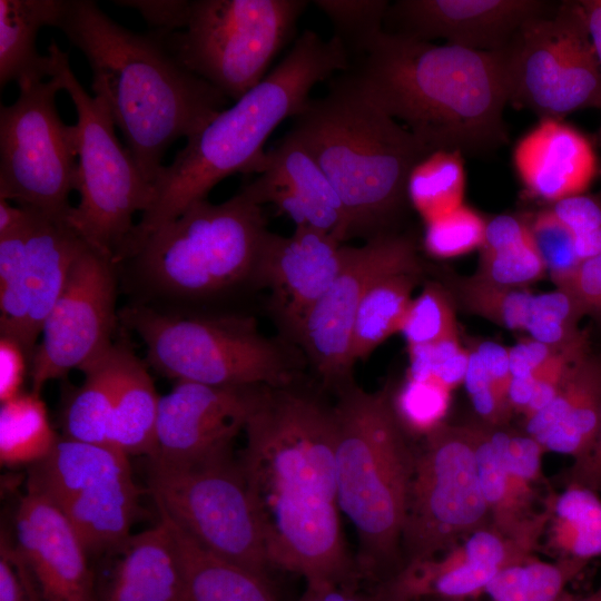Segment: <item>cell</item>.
<instances>
[{
  "label": "cell",
  "instance_id": "cell-42",
  "mask_svg": "<svg viewBox=\"0 0 601 601\" xmlns=\"http://www.w3.org/2000/svg\"><path fill=\"white\" fill-rule=\"evenodd\" d=\"M486 223L472 208L463 205L441 218L425 224L424 247L436 258H454L481 248Z\"/></svg>",
  "mask_w": 601,
  "mask_h": 601
},
{
  "label": "cell",
  "instance_id": "cell-14",
  "mask_svg": "<svg viewBox=\"0 0 601 601\" xmlns=\"http://www.w3.org/2000/svg\"><path fill=\"white\" fill-rule=\"evenodd\" d=\"M490 524L472 425L443 423L415 454L402 534L404 566L435 558Z\"/></svg>",
  "mask_w": 601,
  "mask_h": 601
},
{
  "label": "cell",
  "instance_id": "cell-51",
  "mask_svg": "<svg viewBox=\"0 0 601 601\" xmlns=\"http://www.w3.org/2000/svg\"><path fill=\"white\" fill-rule=\"evenodd\" d=\"M140 12L144 19L158 31H179L185 27L190 1H116Z\"/></svg>",
  "mask_w": 601,
  "mask_h": 601
},
{
  "label": "cell",
  "instance_id": "cell-8",
  "mask_svg": "<svg viewBox=\"0 0 601 601\" xmlns=\"http://www.w3.org/2000/svg\"><path fill=\"white\" fill-rule=\"evenodd\" d=\"M267 231L263 207L240 189L221 204L194 203L150 234L130 258L161 294L210 297L250 282Z\"/></svg>",
  "mask_w": 601,
  "mask_h": 601
},
{
  "label": "cell",
  "instance_id": "cell-7",
  "mask_svg": "<svg viewBox=\"0 0 601 601\" xmlns=\"http://www.w3.org/2000/svg\"><path fill=\"white\" fill-rule=\"evenodd\" d=\"M146 346L147 362L176 382L210 386L290 385L300 358L264 336L252 316H176L145 305L118 314Z\"/></svg>",
  "mask_w": 601,
  "mask_h": 601
},
{
  "label": "cell",
  "instance_id": "cell-53",
  "mask_svg": "<svg viewBox=\"0 0 601 601\" xmlns=\"http://www.w3.org/2000/svg\"><path fill=\"white\" fill-rule=\"evenodd\" d=\"M566 484H578L601 492V431L589 455L573 463L565 475Z\"/></svg>",
  "mask_w": 601,
  "mask_h": 601
},
{
  "label": "cell",
  "instance_id": "cell-32",
  "mask_svg": "<svg viewBox=\"0 0 601 601\" xmlns=\"http://www.w3.org/2000/svg\"><path fill=\"white\" fill-rule=\"evenodd\" d=\"M81 372L85 380L68 396L61 413L62 436L79 442L109 445L117 384L116 344Z\"/></svg>",
  "mask_w": 601,
  "mask_h": 601
},
{
  "label": "cell",
  "instance_id": "cell-52",
  "mask_svg": "<svg viewBox=\"0 0 601 601\" xmlns=\"http://www.w3.org/2000/svg\"><path fill=\"white\" fill-rule=\"evenodd\" d=\"M296 601H382L375 593L365 594L353 585L331 582L306 583V589Z\"/></svg>",
  "mask_w": 601,
  "mask_h": 601
},
{
  "label": "cell",
  "instance_id": "cell-19",
  "mask_svg": "<svg viewBox=\"0 0 601 601\" xmlns=\"http://www.w3.org/2000/svg\"><path fill=\"white\" fill-rule=\"evenodd\" d=\"M264 387L176 382L160 396L156 447L148 459L184 462L231 452Z\"/></svg>",
  "mask_w": 601,
  "mask_h": 601
},
{
  "label": "cell",
  "instance_id": "cell-34",
  "mask_svg": "<svg viewBox=\"0 0 601 601\" xmlns=\"http://www.w3.org/2000/svg\"><path fill=\"white\" fill-rule=\"evenodd\" d=\"M590 561L559 558L544 562L536 558L501 570L479 591L456 599L423 601H570L566 585Z\"/></svg>",
  "mask_w": 601,
  "mask_h": 601
},
{
  "label": "cell",
  "instance_id": "cell-50",
  "mask_svg": "<svg viewBox=\"0 0 601 601\" xmlns=\"http://www.w3.org/2000/svg\"><path fill=\"white\" fill-rule=\"evenodd\" d=\"M531 337L509 348L511 380L534 381L544 364L559 351Z\"/></svg>",
  "mask_w": 601,
  "mask_h": 601
},
{
  "label": "cell",
  "instance_id": "cell-6",
  "mask_svg": "<svg viewBox=\"0 0 601 601\" xmlns=\"http://www.w3.org/2000/svg\"><path fill=\"white\" fill-rule=\"evenodd\" d=\"M335 469L339 510L356 529L359 577L392 579L404 566L402 534L415 464L387 387L338 392Z\"/></svg>",
  "mask_w": 601,
  "mask_h": 601
},
{
  "label": "cell",
  "instance_id": "cell-26",
  "mask_svg": "<svg viewBox=\"0 0 601 601\" xmlns=\"http://www.w3.org/2000/svg\"><path fill=\"white\" fill-rule=\"evenodd\" d=\"M28 210L24 287L28 305L27 347L31 359L42 325L86 244L66 221L30 208Z\"/></svg>",
  "mask_w": 601,
  "mask_h": 601
},
{
  "label": "cell",
  "instance_id": "cell-25",
  "mask_svg": "<svg viewBox=\"0 0 601 601\" xmlns=\"http://www.w3.org/2000/svg\"><path fill=\"white\" fill-rule=\"evenodd\" d=\"M109 554L114 562L97 579L98 601H186L179 554L162 519L130 534Z\"/></svg>",
  "mask_w": 601,
  "mask_h": 601
},
{
  "label": "cell",
  "instance_id": "cell-56",
  "mask_svg": "<svg viewBox=\"0 0 601 601\" xmlns=\"http://www.w3.org/2000/svg\"><path fill=\"white\" fill-rule=\"evenodd\" d=\"M597 140H598L599 145H601V127H600V129H599V131L597 134Z\"/></svg>",
  "mask_w": 601,
  "mask_h": 601
},
{
  "label": "cell",
  "instance_id": "cell-12",
  "mask_svg": "<svg viewBox=\"0 0 601 601\" xmlns=\"http://www.w3.org/2000/svg\"><path fill=\"white\" fill-rule=\"evenodd\" d=\"M509 102L540 119L601 109V67L579 1L526 21L502 50Z\"/></svg>",
  "mask_w": 601,
  "mask_h": 601
},
{
  "label": "cell",
  "instance_id": "cell-33",
  "mask_svg": "<svg viewBox=\"0 0 601 601\" xmlns=\"http://www.w3.org/2000/svg\"><path fill=\"white\" fill-rule=\"evenodd\" d=\"M545 505L548 545L559 558L591 561L601 555V499L597 492L566 484Z\"/></svg>",
  "mask_w": 601,
  "mask_h": 601
},
{
  "label": "cell",
  "instance_id": "cell-21",
  "mask_svg": "<svg viewBox=\"0 0 601 601\" xmlns=\"http://www.w3.org/2000/svg\"><path fill=\"white\" fill-rule=\"evenodd\" d=\"M14 542L45 601H98L81 539L59 508L30 487L17 509Z\"/></svg>",
  "mask_w": 601,
  "mask_h": 601
},
{
  "label": "cell",
  "instance_id": "cell-27",
  "mask_svg": "<svg viewBox=\"0 0 601 601\" xmlns=\"http://www.w3.org/2000/svg\"><path fill=\"white\" fill-rule=\"evenodd\" d=\"M117 384L109 445L127 456L150 457L156 447L160 395L146 363L125 344H116Z\"/></svg>",
  "mask_w": 601,
  "mask_h": 601
},
{
  "label": "cell",
  "instance_id": "cell-17",
  "mask_svg": "<svg viewBox=\"0 0 601 601\" xmlns=\"http://www.w3.org/2000/svg\"><path fill=\"white\" fill-rule=\"evenodd\" d=\"M116 265L87 245L73 262L30 359L33 392L40 393L47 382L72 368L81 371L112 347L111 337L119 319Z\"/></svg>",
  "mask_w": 601,
  "mask_h": 601
},
{
  "label": "cell",
  "instance_id": "cell-40",
  "mask_svg": "<svg viewBox=\"0 0 601 601\" xmlns=\"http://www.w3.org/2000/svg\"><path fill=\"white\" fill-rule=\"evenodd\" d=\"M401 333L407 346L423 345L459 337L453 303L447 292L437 284H428L412 298Z\"/></svg>",
  "mask_w": 601,
  "mask_h": 601
},
{
  "label": "cell",
  "instance_id": "cell-15",
  "mask_svg": "<svg viewBox=\"0 0 601 601\" xmlns=\"http://www.w3.org/2000/svg\"><path fill=\"white\" fill-rule=\"evenodd\" d=\"M27 487L59 508L90 555L111 553L131 534L139 491L129 456L112 446L59 436L31 465Z\"/></svg>",
  "mask_w": 601,
  "mask_h": 601
},
{
  "label": "cell",
  "instance_id": "cell-28",
  "mask_svg": "<svg viewBox=\"0 0 601 601\" xmlns=\"http://www.w3.org/2000/svg\"><path fill=\"white\" fill-rule=\"evenodd\" d=\"M185 580L186 601H277L269 580L206 549L165 514Z\"/></svg>",
  "mask_w": 601,
  "mask_h": 601
},
{
  "label": "cell",
  "instance_id": "cell-45",
  "mask_svg": "<svg viewBox=\"0 0 601 601\" xmlns=\"http://www.w3.org/2000/svg\"><path fill=\"white\" fill-rule=\"evenodd\" d=\"M551 210L572 234L581 262L601 254V201L581 194L553 203Z\"/></svg>",
  "mask_w": 601,
  "mask_h": 601
},
{
  "label": "cell",
  "instance_id": "cell-55",
  "mask_svg": "<svg viewBox=\"0 0 601 601\" xmlns=\"http://www.w3.org/2000/svg\"><path fill=\"white\" fill-rule=\"evenodd\" d=\"M570 601H601V583L592 593L579 599H571Z\"/></svg>",
  "mask_w": 601,
  "mask_h": 601
},
{
  "label": "cell",
  "instance_id": "cell-1",
  "mask_svg": "<svg viewBox=\"0 0 601 601\" xmlns=\"http://www.w3.org/2000/svg\"><path fill=\"white\" fill-rule=\"evenodd\" d=\"M240 465L259 514L270 568L306 583L359 577L338 516L334 407L287 386H265L244 428Z\"/></svg>",
  "mask_w": 601,
  "mask_h": 601
},
{
  "label": "cell",
  "instance_id": "cell-18",
  "mask_svg": "<svg viewBox=\"0 0 601 601\" xmlns=\"http://www.w3.org/2000/svg\"><path fill=\"white\" fill-rule=\"evenodd\" d=\"M347 246L321 230L299 226L290 236L266 233L250 283L269 292L268 308L284 338L297 344L313 307L346 259Z\"/></svg>",
  "mask_w": 601,
  "mask_h": 601
},
{
  "label": "cell",
  "instance_id": "cell-13",
  "mask_svg": "<svg viewBox=\"0 0 601 601\" xmlns=\"http://www.w3.org/2000/svg\"><path fill=\"white\" fill-rule=\"evenodd\" d=\"M62 83L56 76L19 87L11 105L0 107V199L66 221L77 188L75 125L56 106Z\"/></svg>",
  "mask_w": 601,
  "mask_h": 601
},
{
  "label": "cell",
  "instance_id": "cell-44",
  "mask_svg": "<svg viewBox=\"0 0 601 601\" xmlns=\"http://www.w3.org/2000/svg\"><path fill=\"white\" fill-rule=\"evenodd\" d=\"M529 226L546 272L559 287L582 263L575 253L573 236L551 208L539 211Z\"/></svg>",
  "mask_w": 601,
  "mask_h": 601
},
{
  "label": "cell",
  "instance_id": "cell-10",
  "mask_svg": "<svg viewBox=\"0 0 601 601\" xmlns=\"http://www.w3.org/2000/svg\"><path fill=\"white\" fill-rule=\"evenodd\" d=\"M306 0H194L181 31H161L178 60L234 102L294 38ZM158 31V30H157Z\"/></svg>",
  "mask_w": 601,
  "mask_h": 601
},
{
  "label": "cell",
  "instance_id": "cell-49",
  "mask_svg": "<svg viewBox=\"0 0 601 601\" xmlns=\"http://www.w3.org/2000/svg\"><path fill=\"white\" fill-rule=\"evenodd\" d=\"M30 358L14 338L0 336V401L13 398L21 392Z\"/></svg>",
  "mask_w": 601,
  "mask_h": 601
},
{
  "label": "cell",
  "instance_id": "cell-54",
  "mask_svg": "<svg viewBox=\"0 0 601 601\" xmlns=\"http://www.w3.org/2000/svg\"><path fill=\"white\" fill-rule=\"evenodd\" d=\"M584 13L587 28L601 67V0L579 1Z\"/></svg>",
  "mask_w": 601,
  "mask_h": 601
},
{
  "label": "cell",
  "instance_id": "cell-36",
  "mask_svg": "<svg viewBox=\"0 0 601 601\" xmlns=\"http://www.w3.org/2000/svg\"><path fill=\"white\" fill-rule=\"evenodd\" d=\"M459 151L435 150L417 162L407 180V198L430 223L463 206L465 170Z\"/></svg>",
  "mask_w": 601,
  "mask_h": 601
},
{
  "label": "cell",
  "instance_id": "cell-46",
  "mask_svg": "<svg viewBox=\"0 0 601 601\" xmlns=\"http://www.w3.org/2000/svg\"><path fill=\"white\" fill-rule=\"evenodd\" d=\"M463 383L484 424L502 427L509 422L513 413L509 394L495 382L474 349L470 351Z\"/></svg>",
  "mask_w": 601,
  "mask_h": 601
},
{
  "label": "cell",
  "instance_id": "cell-43",
  "mask_svg": "<svg viewBox=\"0 0 601 601\" xmlns=\"http://www.w3.org/2000/svg\"><path fill=\"white\" fill-rule=\"evenodd\" d=\"M407 377L437 383L451 391L464 382L470 351L459 337H451L423 345L408 346Z\"/></svg>",
  "mask_w": 601,
  "mask_h": 601
},
{
  "label": "cell",
  "instance_id": "cell-48",
  "mask_svg": "<svg viewBox=\"0 0 601 601\" xmlns=\"http://www.w3.org/2000/svg\"><path fill=\"white\" fill-rule=\"evenodd\" d=\"M558 288L572 296L583 316L601 324V254L583 260Z\"/></svg>",
  "mask_w": 601,
  "mask_h": 601
},
{
  "label": "cell",
  "instance_id": "cell-9",
  "mask_svg": "<svg viewBox=\"0 0 601 601\" xmlns=\"http://www.w3.org/2000/svg\"><path fill=\"white\" fill-rule=\"evenodd\" d=\"M47 55L51 77L60 79L77 111L76 191L80 200L66 223L89 248L119 264L126 259L134 235L135 214L145 213L152 201V185L119 142L106 105L89 95L75 76L68 52L52 41Z\"/></svg>",
  "mask_w": 601,
  "mask_h": 601
},
{
  "label": "cell",
  "instance_id": "cell-30",
  "mask_svg": "<svg viewBox=\"0 0 601 601\" xmlns=\"http://www.w3.org/2000/svg\"><path fill=\"white\" fill-rule=\"evenodd\" d=\"M545 272L528 221L499 215L486 223L476 276L494 285L522 288Z\"/></svg>",
  "mask_w": 601,
  "mask_h": 601
},
{
  "label": "cell",
  "instance_id": "cell-47",
  "mask_svg": "<svg viewBox=\"0 0 601 601\" xmlns=\"http://www.w3.org/2000/svg\"><path fill=\"white\" fill-rule=\"evenodd\" d=\"M0 601H45L39 587L7 530L0 538Z\"/></svg>",
  "mask_w": 601,
  "mask_h": 601
},
{
  "label": "cell",
  "instance_id": "cell-35",
  "mask_svg": "<svg viewBox=\"0 0 601 601\" xmlns=\"http://www.w3.org/2000/svg\"><path fill=\"white\" fill-rule=\"evenodd\" d=\"M58 439L40 393L22 392L1 403L0 461L2 465H33L52 451Z\"/></svg>",
  "mask_w": 601,
  "mask_h": 601
},
{
  "label": "cell",
  "instance_id": "cell-22",
  "mask_svg": "<svg viewBox=\"0 0 601 601\" xmlns=\"http://www.w3.org/2000/svg\"><path fill=\"white\" fill-rule=\"evenodd\" d=\"M240 189L260 206L273 204L296 227L321 230L339 243L346 240L347 219L335 188L289 131L266 151L257 177Z\"/></svg>",
  "mask_w": 601,
  "mask_h": 601
},
{
  "label": "cell",
  "instance_id": "cell-3",
  "mask_svg": "<svg viewBox=\"0 0 601 601\" xmlns=\"http://www.w3.org/2000/svg\"><path fill=\"white\" fill-rule=\"evenodd\" d=\"M346 72L431 151L481 156L508 140L502 51L435 45L383 31Z\"/></svg>",
  "mask_w": 601,
  "mask_h": 601
},
{
  "label": "cell",
  "instance_id": "cell-23",
  "mask_svg": "<svg viewBox=\"0 0 601 601\" xmlns=\"http://www.w3.org/2000/svg\"><path fill=\"white\" fill-rule=\"evenodd\" d=\"M513 160L525 190L552 204L584 194L598 174L590 140L558 119H542L522 137Z\"/></svg>",
  "mask_w": 601,
  "mask_h": 601
},
{
  "label": "cell",
  "instance_id": "cell-4",
  "mask_svg": "<svg viewBox=\"0 0 601 601\" xmlns=\"http://www.w3.org/2000/svg\"><path fill=\"white\" fill-rule=\"evenodd\" d=\"M349 65L337 37L325 40L313 30H304L273 71L190 135L174 160L162 166L152 184V201L136 224L128 258L159 227L194 203L207 199L223 179L259 174L270 134L305 108L318 82L347 70Z\"/></svg>",
  "mask_w": 601,
  "mask_h": 601
},
{
  "label": "cell",
  "instance_id": "cell-11",
  "mask_svg": "<svg viewBox=\"0 0 601 601\" xmlns=\"http://www.w3.org/2000/svg\"><path fill=\"white\" fill-rule=\"evenodd\" d=\"M148 486L158 513L206 549L268 580L259 514L231 452L184 462L148 459Z\"/></svg>",
  "mask_w": 601,
  "mask_h": 601
},
{
  "label": "cell",
  "instance_id": "cell-29",
  "mask_svg": "<svg viewBox=\"0 0 601 601\" xmlns=\"http://www.w3.org/2000/svg\"><path fill=\"white\" fill-rule=\"evenodd\" d=\"M62 0H0V85L51 78V59L38 52L42 27H55Z\"/></svg>",
  "mask_w": 601,
  "mask_h": 601
},
{
  "label": "cell",
  "instance_id": "cell-41",
  "mask_svg": "<svg viewBox=\"0 0 601 601\" xmlns=\"http://www.w3.org/2000/svg\"><path fill=\"white\" fill-rule=\"evenodd\" d=\"M452 391L434 382L406 378L392 397L395 415L406 432L426 436L442 425Z\"/></svg>",
  "mask_w": 601,
  "mask_h": 601
},
{
  "label": "cell",
  "instance_id": "cell-31",
  "mask_svg": "<svg viewBox=\"0 0 601 601\" xmlns=\"http://www.w3.org/2000/svg\"><path fill=\"white\" fill-rule=\"evenodd\" d=\"M424 267L402 269L378 277L366 290L352 333L351 356L364 359L393 334L401 332Z\"/></svg>",
  "mask_w": 601,
  "mask_h": 601
},
{
  "label": "cell",
  "instance_id": "cell-20",
  "mask_svg": "<svg viewBox=\"0 0 601 601\" xmlns=\"http://www.w3.org/2000/svg\"><path fill=\"white\" fill-rule=\"evenodd\" d=\"M556 6L542 0H398L390 3L384 31L496 52L526 21L553 12Z\"/></svg>",
  "mask_w": 601,
  "mask_h": 601
},
{
  "label": "cell",
  "instance_id": "cell-37",
  "mask_svg": "<svg viewBox=\"0 0 601 601\" xmlns=\"http://www.w3.org/2000/svg\"><path fill=\"white\" fill-rule=\"evenodd\" d=\"M452 290L471 313L512 331L531 327L538 306V295L515 287L491 284L479 276L451 280Z\"/></svg>",
  "mask_w": 601,
  "mask_h": 601
},
{
  "label": "cell",
  "instance_id": "cell-2",
  "mask_svg": "<svg viewBox=\"0 0 601 601\" xmlns=\"http://www.w3.org/2000/svg\"><path fill=\"white\" fill-rule=\"evenodd\" d=\"M55 28L86 57L93 96L106 105L151 185L169 147L200 129L229 100L178 60L161 31L126 29L95 1L62 0Z\"/></svg>",
  "mask_w": 601,
  "mask_h": 601
},
{
  "label": "cell",
  "instance_id": "cell-38",
  "mask_svg": "<svg viewBox=\"0 0 601 601\" xmlns=\"http://www.w3.org/2000/svg\"><path fill=\"white\" fill-rule=\"evenodd\" d=\"M26 208V207H24ZM0 235V333L14 338L26 351L28 305L24 287L26 227Z\"/></svg>",
  "mask_w": 601,
  "mask_h": 601
},
{
  "label": "cell",
  "instance_id": "cell-16",
  "mask_svg": "<svg viewBox=\"0 0 601 601\" xmlns=\"http://www.w3.org/2000/svg\"><path fill=\"white\" fill-rule=\"evenodd\" d=\"M423 267L412 237L397 230L377 235L363 246H347L345 263L313 307L297 344L325 387L339 391L352 384V333L359 304L381 276Z\"/></svg>",
  "mask_w": 601,
  "mask_h": 601
},
{
  "label": "cell",
  "instance_id": "cell-5",
  "mask_svg": "<svg viewBox=\"0 0 601 601\" xmlns=\"http://www.w3.org/2000/svg\"><path fill=\"white\" fill-rule=\"evenodd\" d=\"M289 132L335 188L346 240L396 231L410 174L433 151L366 97L346 70L329 79L326 95L311 98Z\"/></svg>",
  "mask_w": 601,
  "mask_h": 601
},
{
  "label": "cell",
  "instance_id": "cell-24",
  "mask_svg": "<svg viewBox=\"0 0 601 601\" xmlns=\"http://www.w3.org/2000/svg\"><path fill=\"white\" fill-rule=\"evenodd\" d=\"M526 434L544 451L584 460L601 431V355L590 351L568 370L553 401L525 420Z\"/></svg>",
  "mask_w": 601,
  "mask_h": 601
},
{
  "label": "cell",
  "instance_id": "cell-39",
  "mask_svg": "<svg viewBox=\"0 0 601 601\" xmlns=\"http://www.w3.org/2000/svg\"><path fill=\"white\" fill-rule=\"evenodd\" d=\"M328 18L334 35L343 43L349 60L364 56L384 31L390 2L386 0H315Z\"/></svg>",
  "mask_w": 601,
  "mask_h": 601
}]
</instances>
